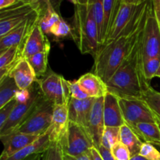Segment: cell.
Segmentation results:
<instances>
[{
  "mask_svg": "<svg viewBox=\"0 0 160 160\" xmlns=\"http://www.w3.org/2000/svg\"><path fill=\"white\" fill-rule=\"evenodd\" d=\"M140 35L123 63L106 83L108 92L118 98L142 99L145 92L151 86L144 74Z\"/></svg>",
  "mask_w": 160,
  "mask_h": 160,
  "instance_id": "1",
  "label": "cell"
},
{
  "mask_svg": "<svg viewBox=\"0 0 160 160\" xmlns=\"http://www.w3.org/2000/svg\"><path fill=\"white\" fill-rule=\"evenodd\" d=\"M42 135L38 134L16 133L3 140H1L4 145V148L0 156V160L9 157L22 148L34 143Z\"/></svg>",
  "mask_w": 160,
  "mask_h": 160,
  "instance_id": "17",
  "label": "cell"
},
{
  "mask_svg": "<svg viewBox=\"0 0 160 160\" xmlns=\"http://www.w3.org/2000/svg\"><path fill=\"white\" fill-rule=\"evenodd\" d=\"M125 123L129 126L142 122L156 123V114L143 99L119 98Z\"/></svg>",
  "mask_w": 160,
  "mask_h": 160,
  "instance_id": "9",
  "label": "cell"
},
{
  "mask_svg": "<svg viewBox=\"0 0 160 160\" xmlns=\"http://www.w3.org/2000/svg\"><path fill=\"white\" fill-rule=\"evenodd\" d=\"M31 97L24 102H17L10 117L3 126L0 128V138H6L16 132L19 127L30 117L39 105L45 99L37 82L30 88Z\"/></svg>",
  "mask_w": 160,
  "mask_h": 160,
  "instance_id": "5",
  "label": "cell"
},
{
  "mask_svg": "<svg viewBox=\"0 0 160 160\" xmlns=\"http://www.w3.org/2000/svg\"><path fill=\"white\" fill-rule=\"evenodd\" d=\"M19 0H0V9H6L17 3Z\"/></svg>",
  "mask_w": 160,
  "mask_h": 160,
  "instance_id": "43",
  "label": "cell"
},
{
  "mask_svg": "<svg viewBox=\"0 0 160 160\" xmlns=\"http://www.w3.org/2000/svg\"><path fill=\"white\" fill-rule=\"evenodd\" d=\"M103 114L105 127L120 128L125 123L119 103V98L117 95L109 92H108L104 97Z\"/></svg>",
  "mask_w": 160,
  "mask_h": 160,
  "instance_id": "15",
  "label": "cell"
},
{
  "mask_svg": "<svg viewBox=\"0 0 160 160\" xmlns=\"http://www.w3.org/2000/svg\"><path fill=\"white\" fill-rule=\"evenodd\" d=\"M78 1H87V0H70L72 3L74 2H78Z\"/></svg>",
  "mask_w": 160,
  "mask_h": 160,
  "instance_id": "47",
  "label": "cell"
},
{
  "mask_svg": "<svg viewBox=\"0 0 160 160\" xmlns=\"http://www.w3.org/2000/svg\"><path fill=\"white\" fill-rule=\"evenodd\" d=\"M45 9L39 22V26L45 34H51L53 27L60 20L61 17L51 3V0H45Z\"/></svg>",
  "mask_w": 160,
  "mask_h": 160,
  "instance_id": "26",
  "label": "cell"
},
{
  "mask_svg": "<svg viewBox=\"0 0 160 160\" xmlns=\"http://www.w3.org/2000/svg\"><path fill=\"white\" fill-rule=\"evenodd\" d=\"M9 75L13 78L19 89L22 90L30 88L37 80L34 70L29 62L23 57L17 62Z\"/></svg>",
  "mask_w": 160,
  "mask_h": 160,
  "instance_id": "18",
  "label": "cell"
},
{
  "mask_svg": "<svg viewBox=\"0 0 160 160\" xmlns=\"http://www.w3.org/2000/svg\"><path fill=\"white\" fill-rule=\"evenodd\" d=\"M130 127L142 142L160 147V128L157 123L142 122Z\"/></svg>",
  "mask_w": 160,
  "mask_h": 160,
  "instance_id": "20",
  "label": "cell"
},
{
  "mask_svg": "<svg viewBox=\"0 0 160 160\" xmlns=\"http://www.w3.org/2000/svg\"><path fill=\"white\" fill-rule=\"evenodd\" d=\"M121 2H126L129 3V4H134V5H139L143 3L146 0H120Z\"/></svg>",
  "mask_w": 160,
  "mask_h": 160,
  "instance_id": "44",
  "label": "cell"
},
{
  "mask_svg": "<svg viewBox=\"0 0 160 160\" xmlns=\"http://www.w3.org/2000/svg\"><path fill=\"white\" fill-rule=\"evenodd\" d=\"M88 153L89 156H90L91 160H104L102 156L100 154L98 149L95 146L91 148V150Z\"/></svg>",
  "mask_w": 160,
  "mask_h": 160,
  "instance_id": "41",
  "label": "cell"
},
{
  "mask_svg": "<svg viewBox=\"0 0 160 160\" xmlns=\"http://www.w3.org/2000/svg\"><path fill=\"white\" fill-rule=\"evenodd\" d=\"M120 142V128L105 127L102 135L101 145L107 149L111 148Z\"/></svg>",
  "mask_w": 160,
  "mask_h": 160,
  "instance_id": "28",
  "label": "cell"
},
{
  "mask_svg": "<svg viewBox=\"0 0 160 160\" xmlns=\"http://www.w3.org/2000/svg\"><path fill=\"white\" fill-rule=\"evenodd\" d=\"M19 90L15 81L10 75H7L0 80V109L14 99Z\"/></svg>",
  "mask_w": 160,
  "mask_h": 160,
  "instance_id": "25",
  "label": "cell"
},
{
  "mask_svg": "<svg viewBox=\"0 0 160 160\" xmlns=\"http://www.w3.org/2000/svg\"><path fill=\"white\" fill-rule=\"evenodd\" d=\"M36 82L38 84L45 98L54 106L69 105L71 96L68 81L62 75L48 70L43 77L36 80Z\"/></svg>",
  "mask_w": 160,
  "mask_h": 160,
  "instance_id": "7",
  "label": "cell"
},
{
  "mask_svg": "<svg viewBox=\"0 0 160 160\" xmlns=\"http://www.w3.org/2000/svg\"><path fill=\"white\" fill-rule=\"evenodd\" d=\"M74 6L72 22L71 38L82 54H90L95 58L100 45L98 29L92 4L87 1L73 2Z\"/></svg>",
  "mask_w": 160,
  "mask_h": 160,
  "instance_id": "2",
  "label": "cell"
},
{
  "mask_svg": "<svg viewBox=\"0 0 160 160\" xmlns=\"http://www.w3.org/2000/svg\"><path fill=\"white\" fill-rule=\"evenodd\" d=\"M65 156H78L88 153L95 147L88 131L84 127L70 122L67 131L59 142Z\"/></svg>",
  "mask_w": 160,
  "mask_h": 160,
  "instance_id": "6",
  "label": "cell"
},
{
  "mask_svg": "<svg viewBox=\"0 0 160 160\" xmlns=\"http://www.w3.org/2000/svg\"><path fill=\"white\" fill-rule=\"evenodd\" d=\"M95 98H88L86 99H70L69 102V120L70 122L88 128L89 115Z\"/></svg>",
  "mask_w": 160,
  "mask_h": 160,
  "instance_id": "16",
  "label": "cell"
},
{
  "mask_svg": "<svg viewBox=\"0 0 160 160\" xmlns=\"http://www.w3.org/2000/svg\"><path fill=\"white\" fill-rule=\"evenodd\" d=\"M103 106L104 97L95 98L91 109L88 123L87 129L92 136L96 148H98L101 145L102 135L105 128Z\"/></svg>",
  "mask_w": 160,
  "mask_h": 160,
  "instance_id": "13",
  "label": "cell"
},
{
  "mask_svg": "<svg viewBox=\"0 0 160 160\" xmlns=\"http://www.w3.org/2000/svg\"><path fill=\"white\" fill-rule=\"evenodd\" d=\"M103 1L104 0H89L93 8L94 15L96 20L97 25L98 29V42L101 45L102 32L103 25V16H104V10H103Z\"/></svg>",
  "mask_w": 160,
  "mask_h": 160,
  "instance_id": "31",
  "label": "cell"
},
{
  "mask_svg": "<svg viewBox=\"0 0 160 160\" xmlns=\"http://www.w3.org/2000/svg\"><path fill=\"white\" fill-rule=\"evenodd\" d=\"M156 123H158V125H159V127L160 128V117L156 115Z\"/></svg>",
  "mask_w": 160,
  "mask_h": 160,
  "instance_id": "46",
  "label": "cell"
},
{
  "mask_svg": "<svg viewBox=\"0 0 160 160\" xmlns=\"http://www.w3.org/2000/svg\"><path fill=\"white\" fill-rule=\"evenodd\" d=\"M69 108L68 105H56L53 108L52 120L48 133L51 142H59L68 128Z\"/></svg>",
  "mask_w": 160,
  "mask_h": 160,
  "instance_id": "14",
  "label": "cell"
},
{
  "mask_svg": "<svg viewBox=\"0 0 160 160\" xmlns=\"http://www.w3.org/2000/svg\"><path fill=\"white\" fill-rule=\"evenodd\" d=\"M41 160H65L60 143L52 142L49 147L42 153Z\"/></svg>",
  "mask_w": 160,
  "mask_h": 160,
  "instance_id": "32",
  "label": "cell"
},
{
  "mask_svg": "<svg viewBox=\"0 0 160 160\" xmlns=\"http://www.w3.org/2000/svg\"><path fill=\"white\" fill-rule=\"evenodd\" d=\"M78 81L81 88L89 98L105 97L109 92L106 83L92 72L82 75Z\"/></svg>",
  "mask_w": 160,
  "mask_h": 160,
  "instance_id": "19",
  "label": "cell"
},
{
  "mask_svg": "<svg viewBox=\"0 0 160 160\" xmlns=\"http://www.w3.org/2000/svg\"><path fill=\"white\" fill-rule=\"evenodd\" d=\"M49 52H42L27 59L34 70L37 79L43 77L48 71V58Z\"/></svg>",
  "mask_w": 160,
  "mask_h": 160,
  "instance_id": "27",
  "label": "cell"
},
{
  "mask_svg": "<svg viewBox=\"0 0 160 160\" xmlns=\"http://www.w3.org/2000/svg\"><path fill=\"white\" fill-rule=\"evenodd\" d=\"M54 105L45 98L34 112L19 127L16 133L42 135L48 131L52 120Z\"/></svg>",
  "mask_w": 160,
  "mask_h": 160,
  "instance_id": "8",
  "label": "cell"
},
{
  "mask_svg": "<svg viewBox=\"0 0 160 160\" xmlns=\"http://www.w3.org/2000/svg\"><path fill=\"white\" fill-rule=\"evenodd\" d=\"M143 60L160 56V26L152 10L147 17L140 35Z\"/></svg>",
  "mask_w": 160,
  "mask_h": 160,
  "instance_id": "10",
  "label": "cell"
},
{
  "mask_svg": "<svg viewBox=\"0 0 160 160\" xmlns=\"http://www.w3.org/2000/svg\"><path fill=\"white\" fill-rule=\"evenodd\" d=\"M97 148L98 149L100 154H101V156H102L103 159L104 160H116L113 158V156H112V154H111L110 150L104 148V147L102 146V145H100V146Z\"/></svg>",
  "mask_w": 160,
  "mask_h": 160,
  "instance_id": "39",
  "label": "cell"
},
{
  "mask_svg": "<svg viewBox=\"0 0 160 160\" xmlns=\"http://www.w3.org/2000/svg\"><path fill=\"white\" fill-rule=\"evenodd\" d=\"M51 143L48 133L46 132L45 134H42L34 143L22 148L21 150L14 153L9 157L2 160H23L33 155L43 153L49 147Z\"/></svg>",
  "mask_w": 160,
  "mask_h": 160,
  "instance_id": "21",
  "label": "cell"
},
{
  "mask_svg": "<svg viewBox=\"0 0 160 160\" xmlns=\"http://www.w3.org/2000/svg\"><path fill=\"white\" fill-rule=\"evenodd\" d=\"M145 24L129 36H123L100 47L94 58L92 73L107 83L117 72L137 42Z\"/></svg>",
  "mask_w": 160,
  "mask_h": 160,
  "instance_id": "3",
  "label": "cell"
},
{
  "mask_svg": "<svg viewBox=\"0 0 160 160\" xmlns=\"http://www.w3.org/2000/svg\"><path fill=\"white\" fill-rule=\"evenodd\" d=\"M65 160H91L88 153L81 155L78 156H68L64 155Z\"/></svg>",
  "mask_w": 160,
  "mask_h": 160,
  "instance_id": "42",
  "label": "cell"
},
{
  "mask_svg": "<svg viewBox=\"0 0 160 160\" xmlns=\"http://www.w3.org/2000/svg\"><path fill=\"white\" fill-rule=\"evenodd\" d=\"M69 84V88H70V96L72 98H75V99L78 100H83L86 99V98H89L88 95L83 91L81 88V85L78 83V81H68Z\"/></svg>",
  "mask_w": 160,
  "mask_h": 160,
  "instance_id": "36",
  "label": "cell"
},
{
  "mask_svg": "<svg viewBox=\"0 0 160 160\" xmlns=\"http://www.w3.org/2000/svg\"><path fill=\"white\" fill-rule=\"evenodd\" d=\"M111 154L116 160H130L131 154L128 147L121 142L116 144L110 150Z\"/></svg>",
  "mask_w": 160,
  "mask_h": 160,
  "instance_id": "34",
  "label": "cell"
},
{
  "mask_svg": "<svg viewBox=\"0 0 160 160\" xmlns=\"http://www.w3.org/2000/svg\"><path fill=\"white\" fill-rule=\"evenodd\" d=\"M153 12L160 26V0H152Z\"/></svg>",
  "mask_w": 160,
  "mask_h": 160,
  "instance_id": "40",
  "label": "cell"
},
{
  "mask_svg": "<svg viewBox=\"0 0 160 160\" xmlns=\"http://www.w3.org/2000/svg\"><path fill=\"white\" fill-rule=\"evenodd\" d=\"M21 51V45H17L0 52V80L9 75L20 61Z\"/></svg>",
  "mask_w": 160,
  "mask_h": 160,
  "instance_id": "22",
  "label": "cell"
},
{
  "mask_svg": "<svg viewBox=\"0 0 160 160\" xmlns=\"http://www.w3.org/2000/svg\"><path fill=\"white\" fill-rule=\"evenodd\" d=\"M143 71L148 81L154 78H160V56L143 60Z\"/></svg>",
  "mask_w": 160,
  "mask_h": 160,
  "instance_id": "29",
  "label": "cell"
},
{
  "mask_svg": "<svg viewBox=\"0 0 160 160\" xmlns=\"http://www.w3.org/2000/svg\"><path fill=\"white\" fill-rule=\"evenodd\" d=\"M71 26H70L62 18L53 27L51 31V34H52L56 38H65L68 37V36H70V38H71Z\"/></svg>",
  "mask_w": 160,
  "mask_h": 160,
  "instance_id": "33",
  "label": "cell"
},
{
  "mask_svg": "<svg viewBox=\"0 0 160 160\" xmlns=\"http://www.w3.org/2000/svg\"><path fill=\"white\" fill-rule=\"evenodd\" d=\"M120 3H121V2L120 0H104L103 1L104 16H103L101 46H102L106 42V38L109 34L111 26H112V23H113L114 20L117 17L119 9H120Z\"/></svg>",
  "mask_w": 160,
  "mask_h": 160,
  "instance_id": "23",
  "label": "cell"
},
{
  "mask_svg": "<svg viewBox=\"0 0 160 160\" xmlns=\"http://www.w3.org/2000/svg\"><path fill=\"white\" fill-rule=\"evenodd\" d=\"M30 97H31V89L28 88L24 90L20 89L16 94L15 99L17 100V102H24L29 99Z\"/></svg>",
  "mask_w": 160,
  "mask_h": 160,
  "instance_id": "38",
  "label": "cell"
},
{
  "mask_svg": "<svg viewBox=\"0 0 160 160\" xmlns=\"http://www.w3.org/2000/svg\"><path fill=\"white\" fill-rule=\"evenodd\" d=\"M50 49L51 44L38 23L27 37L22 47L21 56L23 58L28 59L37 53L50 52Z\"/></svg>",
  "mask_w": 160,
  "mask_h": 160,
  "instance_id": "12",
  "label": "cell"
},
{
  "mask_svg": "<svg viewBox=\"0 0 160 160\" xmlns=\"http://www.w3.org/2000/svg\"><path fill=\"white\" fill-rule=\"evenodd\" d=\"M142 99L148 104L153 112L160 117V92L149 86L144 93Z\"/></svg>",
  "mask_w": 160,
  "mask_h": 160,
  "instance_id": "30",
  "label": "cell"
},
{
  "mask_svg": "<svg viewBox=\"0 0 160 160\" xmlns=\"http://www.w3.org/2000/svg\"><path fill=\"white\" fill-rule=\"evenodd\" d=\"M120 142L128 147L131 156L139 154L141 147L143 144L140 138L127 123L120 127Z\"/></svg>",
  "mask_w": 160,
  "mask_h": 160,
  "instance_id": "24",
  "label": "cell"
},
{
  "mask_svg": "<svg viewBox=\"0 0 160 160\" xmlns=\"http://www.w3.org/2000/svg\"><path fill=\"white\" fill-rule=\"evenodd\" d=\"M139 155L148 160H160V152L151 143L143 142Z\"/></svg>",
  "mask_w": 160,
  "mask_h": 160,
  "instance_id": "35",
  "label": "cell"
},
{
  "mask_svg": "<svg viewBox=\"0 0 160 160\" xmlns=\"http://www.w3.org/2000/svg\"><path fill=\"white\" fill-rule=\"evenodd\" d=\"M17 103V100L14 98L12 101L9 102V103H7L6 106H3L2 108L0 109V128H1L2 126H3L4 123H6L8 120V119L9 118V117H10L11 113H12V111H13Z\"/></svg>",
  "mask_w": 160,
  "mask_h": 160,
  "instance_id": "37",
  "label": "cell"
},
{
  "mask_svg": "<svg viewBox=\"0 0 160 160\" xmlns=\"http://www.w3.org/2000/svg\"><path fill=\"white\" fill-rule=\"evenodd\" d=\"M45 9V6L42 11L34 14L31 18L23 22L17 28L12 30V31L8 33L3 37L0 38V52L4 51L11 47L17 46V45H21L23 47V43H24L28 34L31 33L33 28L40 22Z\"/></svg>",
  "mask_w": 160,
  "mask_h": 160,
  "instance_id": "11",
  "label": "cell"
},
{
  "mask_svg": "<svg viewBox=\"0 0 160 160\" xmlns=\"http://www.w3.org/2000/svg\"><path fill=\"white\" fill-rule=\"evenodd\" d=\"M45 6L44 0H19L12 6L0 9V38L42 11Z\"/></svg>",
  "mask_w": 160,
  "mask_h": 160,
  "instance_id": "4",
  "label": "cell"
},
{
  "mask_svg": "<svg viewBox=\"0 0 160 160\" xmlns=\"http://www.w3.org/2000/svg\"><path fill=\"white\" fill-rule=\"evenodd\" d=\"M130 160H148V159H147L146 158L143 157V156H141V155L137 154V155H135V156H131V159Z\"/></svg>",
  "mask_w": 160,
  "mask_h": 160,
  "instance_id": "45",
  "label": "cell"
}]
</instances>
